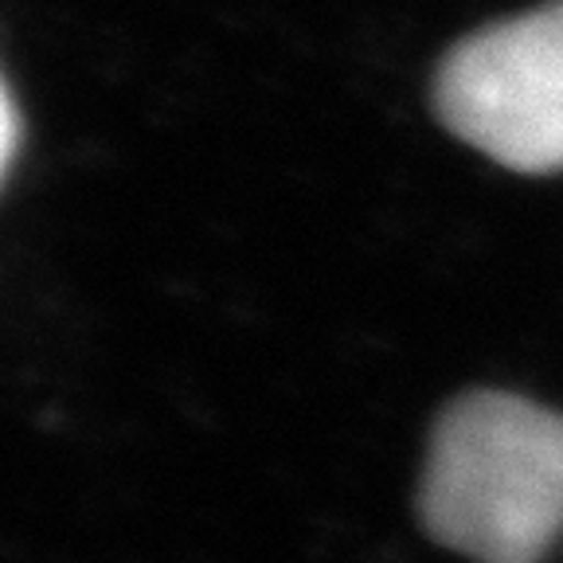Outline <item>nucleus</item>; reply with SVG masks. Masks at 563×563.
<instances>
[{"label":"nucleus","mask_w":563,"mask_h":563,"mask_svg":"<svg viewBox=\"0 0 563 563\" xmlns=\"http://www.w3.org/2000/svg\"><path fill=\"white\" fill-rule=\"evenodd\" d=\"M422 525L477 563H544L563 532V415L470 391L434 422L419 485Z\"/></svg>","instance_id":"nucleus-1"},{"label":"nucleus","mask_w":563,"mask_h":563,"mask_svg":"<svg viewBox=\"0 0 563 563\" xmlns=\"http://www.w3.org/2000/svg\"><path fill=\"white\" fill-rule=\"evenodd\" d=\"M434 110L512 173H563V0L462 40L439 67Z\"/></svg>","instance_id":"nucleus-2"},{"label":"nucleus","mask_w":563,"mask_h":563,"mask_svg":"<svg viewBox=\"0 0 563 563\" xmlns=\"http://www.w3.org/2000/svg\"><path fill=\"white\" fill-rule=\"evenodd\" d=\"M16 141H20V114L16 102H12V90H4V168L16 161Z\"/></svg>","instance_id":"nucleus-3"}]
</instances>
